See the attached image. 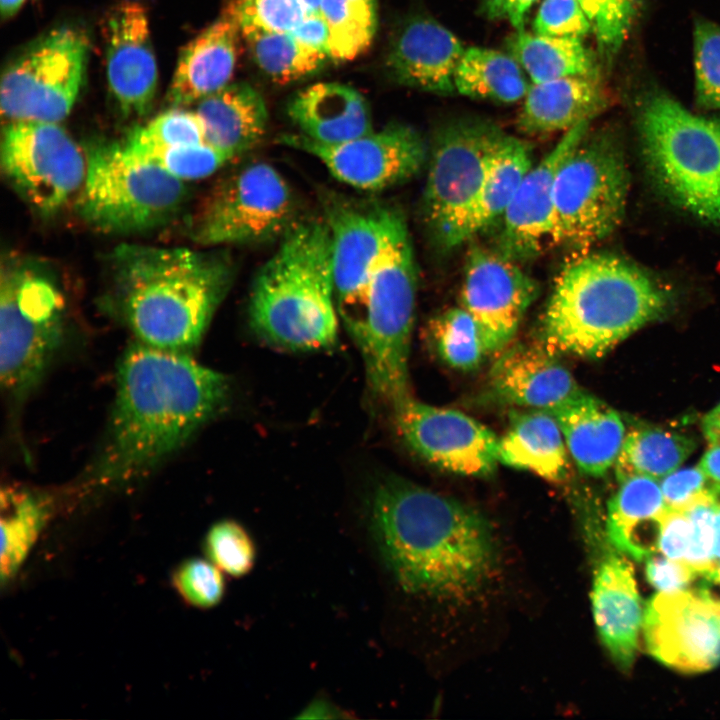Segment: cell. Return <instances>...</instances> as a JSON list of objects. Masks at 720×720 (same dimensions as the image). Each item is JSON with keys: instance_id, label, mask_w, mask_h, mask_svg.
I'll return each instance as SVG.
<instances>
[{"instance_id": "obj_23", "label": "cell", "mask_w": 720, "mask_h": 720, "mask_svg": "<svg viewBox=\"0 0 720 720\" xmlns=\"http://www.w3.org/2000/svg\"><path fill=\"white\" fill-rule=\"evenodd\" d=\"M464 52L462 42L445 26L415 18L394 38L387 65L403 85L448 95L456 91L455 73Z\"/></svg>"}, {"instance_id": "obj_38", "label": "cell", "mask_w": 720, "mask_h": 720, "mask_svg": "<svg viewBox=\"0 0 720 720\" xmlns=\"http://www.w3.org/2000/svg\"><path fill=\"white\" fill-rule=\"evenodd\" d=\"M320 15L329 31V57L349 61L371 45L377 29L376 0H322Z\"/></svg>"}, {"instance_id": "obj_44", "label": "cell", "mask_w": 720, "mask_h": 720, "mask_svg": "<svg viewBox=\"0 0 720 720\" xmlns=\"http://www.w3.org/2000/svg\"><path fill=\"white\" fill-rule=\"evenodd\" d=\"M694 67L698 104L720 109V27L708 21L695 24Z\"/></svg>"}, {"instance_id": "obj_58", "label": "cell", "mask_w": 720, "mask_h": 720, "mask_svg": "<svg viewBox=\"0 0 720 720\" xmlns=\"http://www.w3.org/2000/svg\"><path fill=\"white\" fill-rule=\"evenodd\" d=\"M714 553L716 560H720V489L717 494V512L715 521V547Z\"/></svg>"}, {"instance_id": "obj_40", "label": "cell", "mask_w": 720, "mask_h": 720, "mask_svg": "<svg viewBox=\"0 0 720 720\" xmlns=\"http://www.w3.org/2000/svg\"><path fill=\"white\" fill-rule=\"evenodd\" d=\"M202 142L204 127L197 113L173 109L135 128L123 144L130 151L139 152Z\"/></svg>"}, {"instance_id": "obj_17", "label": "cell", "mask_w": 720, "mask_h": 720, "mask_svg": "<svg viewBox=\"0 0 720 720\" xmlns=\"http://www.w3.org/2000/svg\"><path fill=\"white\" fill-rule=\"evenodd\" d=\"M538 294V282L518 262L479 245L469 249L460 306L475 320L487 354L509 345Z\"/></svg>"}, {"instance_id": "obj_12", "label": "cell", "mask_w": 720, "mask_h": 720, "mask_svg": "<svg viewBox=\"0 0 720 720\" xmlns=\"http://www.w3.org/2000/svg\"><path fill=\"white\" fill-rule=\"evenodd\" d=\"M290 186L270 164L246 165L223 179L191 221L193 241L203 246L254 244L282 237L294 224Z\"/></svg>"}, {"instance_id": "obj_5", "label": "cell", "mask_w": 720, "mask_h": 720, "mask_svg": "<svg viewBox=\"0 0 720 720\" xmlns=\"http://www.w3.org/2000/svg\"><path fill=\"white\" fill-rule=\"evenodd\" d=\"M338 315L328 225L324 218L294 223L256 275L250 324L279 348L322 350L337 341Z\"/></svg>"}, {"instance_id": "obj_47", "label": "cell", "mask_w": 720, "mask_h": 720, "mask_svg": "<svg viewBox=\"0 0 720 720\" xmlns=\"http://www.w3.org/2000/svg\"><path fill=\"white\" fill-rule=\"evenodd\" d=\"M174 584L185 601L199 608L217 605L225 592L221 570L211 561L202 559L184 562L176 570Z\"/></svg>"}, {"instance_id": "obj_36", "label": "cell", "mask_w": 720, "mask_h": 720, "mask_svg": "<svg viewBox=\"0 0 720 720\" xmlns=\"http://www.w3.org/2000/svg\"><path fill=\"white\" fill-rule=\"evenodd\" d=\"M241 33L257 66L279 84L306 78L330 59L327 54L297 41L290 32L242 25Z\"/></svg>"}, {"instance_id": "obj_48", "label": "cell", "mask_w": 720, "mask_h": 720, "mask_svg": "<svg viewBox=\"0 0 720 720\" xmlns=\"http://www.w3.org/2000/svg\"><path fill=\"white\" fill-rule=\"evenodd\" d=\"M536 34L583 39L592 27L577 0H542L533 21Z\"/></svg>"}, {"instance_id": "obj_53", "label": "cell", "mask_w": 720, "mask_h": 720, "mask_svg": "<svg viewBox=\"0 0 720 720\" xmlns=\"http://www.w3.org/2000/svg\"><path fill=\"white\" fill-rule=\"evenodd\" d=\"M290 33L303 45L329 56V31L326 22L320 14L307 15Z\"/></svg>"}, {"instance_id": "obj_7", "label": "cell", "mask_w": 720, "mask_h": 720, "mask_svg": "<svg viewBox=\"0 0 720 720\" xmlns=\"http://www.w3.org/2000/svg\"><path fill=\"white\" fill-rule=\"evenodd\" d=\"M642 156L673 204L720 227V120L695 115L665 94L641 106Z\"/></svg>"}, {"instance_id": "obj_20", "label": "cell", "mask_w": 720, "mask_h": 720, "mask_svg": "<svg viewBox=\"0 0 720 720\" xmlns=\"http://www.w3.org/2000/svg\"><path fill=\"white\" fill-rule=\"evenodd\" d=\"M109 89L126 115L142 116L155 98L158 70L148 16L137 1L117 4L106 20Z\"/></svg>"}, {"instance_id": "obj_24", "label": "cell", "mask_w": 720, "mask_h": 720, "mask_svg": "<svg viewBox=\"0 0 720 720\" xmlns=\"http://www.w3.org/2000/svg\"><path fill=\"white\" fill-rule=\"evenodd\" d=\"M241 27L225 5L220 16L182 50L167 98L173 105L199 102L227 84L239 54Z\"/></svg>"}, {"instance_id": "obj_43", "label": "cell", "mask_w": 720, "mask_h": 720, "mask_svg": "<svg viewBox=\"0 0 720 720\" xmlns=\"http://www.w3.org/2000/svg\"><path fill=\"white\" fill-rule=\"evenodd\" d=\"M589 19L599 50L614 56L626 39L639 0H577Z\"/></svg>"}, {"instance_id": "obj_33", "label": "cell", "mask_w": 720, "mask_h": 720, "mask_svg": "<svg viewBox=\"0 0 720 720\" xmlns=\"http://www.w3.org/2000/svg\"><path fill=\"white\" fill-rule=\"evenodd\" d=\"M509 54L532 83L569 76L597 77V65L582 39L516 30L507 40Z\"/></svg>"}, {"instance_id": "obj_35", "label": "cell", "mask_w": 720, "mask_h": 720, "mask_svg": "<svg viewBox=\"0 0 720 720\" xmlns=\"http://www.w3.org/2000/svg\"><path fill=\"white\" fill-rule=\"evenodd\" d=\"M695 441L687 435L643 427L626 434L614 464L619 482L645 476L660 480L680 467L695 450Z\"/></svg>"}, {"instance_id": "obj_8", "label": "cell", "mask_w": 720, "mask_h": 720, "mask_svg": "<svg viewBox=\"0 0 720 720\" xmlns=\"http://www.w3.org/2000/svg\"><path fill=\"white\" fill-rule=\"evenodd\" d=\"M85 157L77 209L97 230L129 234L154 229L168 223L184 205L185 182L123 143H94Z\"/></svg>"}, {"instance_id": "obj_11", "label": "cell", "mask_w": 720, "mask_h": 720, "mask_svg": "<svg viewBox=\"0 0 720 720\" xmlns=\"http://www.w3.org/2000/svg\"><path fill=\"white\" fill-rule=\"evenodd\" d=\"M493 122L466 118L437 133L423 194V218L443 249L462 244L463 229L488 163L506 137Z\"/></svg>"}, {"instance_id": "obj_28", "label": "cell", "mask_w": 720, "mask_h": 720, "mask_svg": "<svg viewBox=\"0 0 720 720\" xmlns=\"http://www.w3.org/2000/svg\"><path fill=\"white\" fill-rule=\"evenodd\" d=\"M605 103L597 77L569 76L532 83L517 117V127L529 135L567 131L590 122Z\"/></svg>"}, {"instance_id": "obj_22", "label": "cell", "mask_w": 720, "mask_h": 720, "mask_svg": "<svg viewBox=\"0 0 720 720\" xmlns=\"http://www.w3.org/2000/svg\"><path fill=\"white\" fill-rule=\"evenodd\" d=\"M589 124V121L582 122L565 131L553 149L525 175L502 216L503 226L496 249L501 255L518 263L526 261L536 256L546 239L550 240L556 173L588 132Z\"/></svg>"}, {"instance_id": "obj_45", "label": "cell", "mask_w": 720, "mask_h": 720, "mask_svg": "<svg viewBox=\"0 0 720 720\" xmlns=\"http://www.w3.org/2000/svg\"><path fill=\"white\" fill-rule=\"evenodd\" d=\"M718 490L719 487L715 485L711 491L682 510L691 524L690 543L683 561L698 576L709 571L717 561L714 547Z\"/></svg>"}, {"instance_id": "obj_46", "label": "cell", "mask_w": 720, "mask_h": 720, "mask_svg": "<svg viewBox=\"0 0 720 720\" xmlns=\"http://www.w3.org/2000/svg\"><path fill=\"white\" fill-rule=\"evenodd\" d=\"M240 27L253 25L270 31L291 32L307 15L300 0H227Z\"/></svg>"}, {"instance_id": "obj_15", "label": "cell", "mask_w": 720, "mask_h": 720, "mask_svg": "<svg viewBox=\"0 0 720 720\" xmlns=\"http://www.w3.org/2000/svg\"><path fill=\"white\" fill-rule=\"evenodd\" d=\"M279 142L314 156L334 178L363 191L400 184L428 160L423 137L404 124H390L337 145L318 144L300 133L282 135Z\"/></svg>"}, {"instance_id": "obj_32", "label": "cell", "mask_w": 720, "mask_h": 720, "mask_svg": "<svg viewBox=\"0 0 720 720\" xmlns=\"http://www.w3.org/2000/svg\"><path fill=\"white\" fill-rule=\"evenodd\" d=\"M532 166L529 143L507 134L486 168L464 225V242L503 216Z\"/></svg>"}, {"instance_id": "obj_16", "label": "cell", "mask_w": 720, "mask_h": 720, "mask_svg": "<svg viewBox=\"0 0 720 720\" xmlns=\"http://www.w3.org/2000/svg\"><path fill=\"white\" fill-rule=\"evenodd\" d=\"M407 445L430 464L455 474L487 477L498 461L499 437L474 418L412 396L393 408Z\"/></svg>"}, {"instance_id": "obj_4", "label": "cell", "mask_w": 720, "mask_h": 720, "mask_svg": "<svg viewBox=\"0 0 720 720\" xmlns=\"http://www.w3.org/2000/svg\"><path fill=\"white\" fill-rule=\"evenodd\" d=\"M669 295L649 273L607 253L585 252L556 278L541 321L553 351L598 358L666 310Z\"/></svg>"}, {"instance_id": "obj_26", "label": "cell", "mask_w": 720, "mask_h": 720, "mask_svg": "<svg viewBox=\"0 0 720 720\" xmlns=\"http://www.w3.org/2000/svg\"><path fill=\"white\" fill-rule=\"evenodd\" d=\"M287 113L301 135L322 145L341 144L374 130L365 97L341 83H316L299 91Z\"/></svg>"}, {"instance_id": "obj_18", "label": "cell", "mask_w": 720, "mask_h": 720, "mask_svg": "<svg viewBox=\"0 0 720 720\" xmlns=\"http://www.w3.org/2000/svg\"><path fill=\"white\" fill-rule=\"evenodd\" d=\"M642 625L648 652L670 668L697 673L720 662V603L697 592L655 595Z\"/></svg>"}, {"instance_id": "obj_41", "label": "cell", "mask_w": 720, "mask_h": 720, "mask_svg": "<svg viewBox=\"0 0 720 720\" xmlns=\"http://www.w3.org/2000/svg\"><path fill=\"white\" fill-rule=\"evenodd\" d=\"M131 152L184 182L210 176L236 158L207 142Z\"/></svg>"}, {"instance_id": "obj_57", "label": "cell", "mask_w": 720, "mask_h": 720, "mask_svg": "<svg viewBox=\"0 0 720 720\" xmlns=\"http://www.w3.org/2000/svg\"><path fill=\"white\" fill-rule=\"evenodd\" d=\"M25 0H0L1 15L9 18L15 15L22 7Z\"/></svg>"}, {"instance_id": "obj_21", "label": "cell", "mask_w": 720, "mask_h": 720, "mask_svg": "<svg viewBox=\"0 0 720 720\" xmlns=\"http://www.w3.org/2000/svg\"><path fill=\"white\" fill-rule=\"evenodd\" d=\"M582 393L552 349L518 343L505 347L491 367L483 401L552 412Z\"/></svg>"}, {"instance_id": "obj_19", "label": "cell", "mask_w": 720, "mask_h": 720, "mask_svg": "<svg viewBox=\"0 0 720 720\" xmlns=\"http://www.w3.org/2000/svg\"><path fill=\"white\" fill-rule=\"evenodd\" d=\"M391 212V208L325 198L324 220L331 236L336 304L347 328L362 314L369 279L386 241Z\"/></svg>"}, {"instance_id": "obj_30", "label": "cell", "mask_w": 720, "mask_h": 720, "mask_svg": "<svg viewBox=\"0 0 720 720\" xmlns=\"http://www.w3.org/2000/svg\"><path fill=\"white\" fill-rule=\"evenodd\" d=\"M620 484L608 503L609 541L634 559H647L659 551L660 516L666 508L660 483L634 476Z\"/></svg>"}, {"instance_id": "obj_55", "label": "cell", "mask_w": 720, "mask_h": 720, "mask_svg": "<svg viewBox=\"0 0 720 720\" xmlns=\"http://www.w3.org/2000/svg\"><path fill=\"white\" fill-rule=\"evenodd\" d=\"M701 576L703 581L697 593L720 603V560H717L713 567Z\"/></svg>"}, {"instance_id": "obj_51", "label": "cell", "mask_w": 720, "mask_h": 720, "mask_svg": "<svg viewBox=\"0 0 720 720\" xmlns=\"http://www.w3.org/2000/svg\"><path fill=\"white\" fill-rule=\"evenodd\" d=\"M691 524L682 510L665 508L660 516L659 551L667 558L683 561L690 543Z\"/></svg>"}, {"instance_id": "obj_25", "label": "cell", "mask_w": 720, "mask_h": 720, "mask_svg": "<svg viewBox=\"0 0 720 720\" xmlns=\"http://www.w3.org/2000/svg\"><path fill=\"white\" fill-rule=\"evenodd\" d=\"M591 600L602 643L620 668L629 669L638 648L644 615L632 565L622 555L609 554L600 562Z\"/></svg>"}, {"instance_id": "obj_2", "label": "cell", "mask_w": 720, "mask_h": 720, "mask_svg": "<svg viewBox=\"0 0 720 720\" xmlns=\"http://www.w3.org/2000/svg\"><path fill=\"white\" fill-rule=\"evenodd\" d=\"M229 381L191 354L130 344L117 367L116 395L95 472L123 482L181 448L224 406Z\"/></svg>"}, {"instance_id": "obj_9", "label": "cell", "mask_w": 720, "mask_h": 720, "mask_svg": "<svg viewBox=\"0 0 720 720\" xmlns=\"http://www.w3.org/2000/svg\"><path fill=\"white\" fill-rule=\"evenodd\" d=\"M64 332V302L54 282L18 259L2 263L0 280V380L16 400L45 375Z\"/></svg>"}, {"instance_id": "obj_34", "label": "cell", "mask_w": 720, "mask_h": 720, "mask_svg": "<svg viewBox=\"0 0 720 720\" xmlns=\"http://www.w3.org/2000/svg\"><path fill=\"white\" fill-rule=\"evenodd\" d=\"M530 85L526 73L510 54L484 47L465 49L455 73L458 93L497 103L519 101Z\"/></svg>"}, {"instance_id": "obj_6", "label": "cell", "mask_w": 720, "mask_h": 720, "mask_svg": "<svg viewBox=\"0 0 720 720\" xmlns=\"http://www.w3.org/2000/svg\"><path fill=\"white\" fill-rule=\"evenodd\" d=\"M417 271L404 218L392 209L359 319L348 329L363 359L368 388L392 408L409 397V356Z\"/></svg>"}, {"instance_id": "obj_50", "label": "cell", "mask_w": 720, "mask_h": 720, "mask_svg": "<svg viewBox=\"0 0 720 720\" xmlns=\"http://www.w3.org/2000/svg\"><path fill=\"white\" fill-rule=\"evenodd\" d=\"M646 576L659 593L686 591L698 574L684 561L655 554L646 559Z\"/></svg>"}, {"instance_id": "obj_37", "label": "cell", "mask_w": 720, "mask_h": 720, "mask_svg": "<svg viewBox=\"0 0 720 720\" xmlns=\"http://www.w3.org/2000/svg\"><path fill=\"white\" fill-rule=\"evenodd\" d=\"M48 504L19 487L1 491V577L11 578L25 559L47 518Z\"/></svg>"}, {"instance_id": "obj_59", "label": "cell", "mask_w": 720, "mask_h": 720, "mask_svg": "<svg viewBox=\"0 0 720 720\" xmlns=\"http://www.w3.org/2000/svg\"><path fill=\"white\" fill-rule=\"evenodd\" d=\"M306 7L309 14H320V5L322 0H300Z\"/></svg>"}, {"instance_id": "obj_39", "label": "cell", "mask_w": 720, "mask_h": 720, "mask_svg": "<svg viewBox=\"0 0 720 720\" xmlns=\"http://www.w3.org/2000/svg\"><path fill=\"white\" fill-rule=\"evenodd\" d=\"M427 337L437 356L457 370L478 368L487 354L475 320L461 306L434 316L427 326Z\"/></svg>"}, {"instance_id": "obj_56", "label": "cell", "mask_w": 720, "mask_h": 720, "mask_svg": "<svg viewBox=\"0 0 720 720\" xmlns=\"http://www.w3.org/2000/svg\"><path fill=\"white\" fill-rule=\"evenodd\" d=\"M702 427L709 445H720V403L704 416Z\"/></svg>"}, {"instance_id": "obj_52", "label": "cell", "mask_w": 720, "mask_h": 720, "mask_svg": "<svg viewBox=\"0 0 720 720\" xmlns=\"http://www.w3.org/2000/svg\"><path fill=\"white\" fill-rule=\"evenodd\" d=\"M538 0H481L483 13L491 20L508 22L516 30L524 29L526 17Z\"/></svg>"}, {"instance_id": "obj_3", "label": "cell", "mask_w": 720, "mask_h": 720, "mask_svg": "<svg viewBox=\"0 0 720 720\" xmlns=\"http://www.w3.org/2000/svg\"><path fill=\"white\" fill-rule=\"evenodd\" d=\"M231 267L223 254L123 244L109 260L112 298L136 341L191 354L229 289Z\"/></svg>"}, {"instance_id": "obj_10", "label": "cell", "mask_w": 720, "mask_h": 720, "mask_svg": "<svg viewBox=\"0 0 720 720\" xmlns=\"http://www.w3.org/2000/svg\"><path fill=\"white\" fill-rule=\"evenodd\" d=\"M629 188L624 154L607 134L588 132L560 165L550 240L583 253L622 221Z\"/></svg>"}, {"instance_id": "obj_49", "label": "cell", "mask_w": 720, "mask_h": 720, "mask_svg": "<svg viewBox=\"0 0 720 720\" xmlns=\"http://www.w3.org/2000/svg\"><path fill=\"white\" fill-rule=\"evenodd\" d=\"M660 487L667 508L684 510L711 491L715 484H709V479L697 465L676 469L661 479Z\"/></svg>"}, {"instance_id": "obj_1", "label": "cell", "mask_w": 720, "mask_h": 720, "mask_svg": "<svg viewBox=\"0 0 720 720\" xmlns=\"http://www.w3.org/2000/svg\"><path fill=\"white\" fill-rule=\"evenodd\" d=\"M368 517L386 568L407 593L463 601L494 570L489 522L453 498L391 476L373 490Z\"/></svg>"}, {"instance_id": "obj_54", "label": "cell", "mask_w": 720, "mask_h": 720, "mask_svg": "<svg viewBox=\"0 0 720 720\" xmlns=\"http://www.w3.org/2000/svg\"><path fill=\"white\" fill-rule=\"evenodd\" d=\"M698 466L710 482L720 487V445H710Z\"/></svg>"}, {"instance_id": "obj_31", "label": "cell", "mask_w": 720, "mask_h": 720, "mask_svg": "<svg viewBox=\"0 0 720 720\" xmlns=\"http://www.w3.org/2000/svg\"><path fill=\"white\" fill-rule=\"evenodd\" d=\"M568 449L552 414L529 409L511 413L510 426L499 438V463L533 472L549 480H563L568 472Z\"/></svg>"}, {"instance_id": "obj_14", "label": "cell", "mask_w": 720, "mask_h": 720, "mask_svg": "<svg viewBox=\"0 0 720 720\" xmlns=\"http://www.w3.org/2000/svg\"><path fill=\"white\" fill-rule=\"evenodd\" d=\"M1 167L22 199L49 216L82 188L86 157L56 122L9 121L2 131Z\"/></svg>"}, {"instance_id": "obj_29", "label": "cell", "mask_w": 720, "mask_h": 720, "mask_svg": "<svg viewBox=\"0 0 720 720\" xmlns=\"http://www.w3.org/2000/svg\"><path fill=\"white\" fill-rule=\"evenodd\" d=\"M197 104L195 112L202 121L205 142L236 157L256 146L265 135L266 104L247 83H229Z\"/></svg>"}, {"instance_id": "obj_13", "label": "cell", "mask_w": 720, "mask_h": 720, "mask_svg": "<svg viewBox=\"0 0 720 720\" xmlns=\"http://www.w3.org/2000/svg\"><path fill=\"white\" fill-rule=\"evenodd\" d=\"M88 53V39L77 28L62 26L41 36L4 70L2 114L9 121L66 118L83 84Z\"/></svg>"}, {"instance_id": "obj_42", "label": "cell", "mask_w": 720, "mask_h": 720, "mask_svg": "<svg viewBox=\"0 0 720 720\" xmlns=\"http://www.w3.org/2000/svg\"><path fill=\"white\" fill-rule=\"evenodd\" d=\"M204 548L209 560L231 576L242 577L254 567L255 544L245 528L236 521L215 523L206 535Z\"/></svg>"}, {"instance_id": "obj_27", "label": "cell", "mask_w": 720, "mask_h": 720, "mask_svg": "<svg viewBox=\"0 0 720 720\" xmlns=\"http://www.w3.org/2000/svg\"><path fill=\"white\" fill-rule=\"evenodd\" d=\"M549 413L558 422L568 452L581 472L600 477L614 466L626 436L617 411L584 392Z\"/></svg>"}]
</instances>
